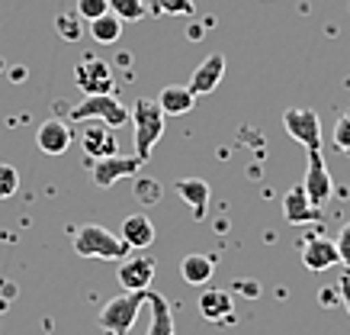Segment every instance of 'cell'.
Masks as SVG:
<instances>
[{"instance_id":"cell-12","label":"cell","mask_w":350,"mask_h":335,"mask_svg":"<svg viewBox=\"0 0 350 335\" xmlns=\"http://www.w3.org/2000/svg\"><path fill=\"white\" fill-rule=\"evenodd\" d=\"M81 145L90 158H107V155H119V142L113 126L107 123H90L87 129H81Z\"/></svg>"},{"instance_id":"cell-14","label":"cell","mask_w":350,"mask_h":335,"mask_svg":"<svg viewBox=\"0 0 350 335\" xmlns=\"http://www.w3.org/2000/svg\"><path fill=\"white\" fill-rule=\"evenodd\" d=\"M338 261H340L338 245L325 236H312L306 245H302V264H306L308 271H328V268H334Z\"/></svg>"},{"instance_id":"cell-17","label":"cell","mask_w":350,"mask_h":335,"mask_svg":"<svg viewBox=\"0 0 350 335\" xmlns=\"http://www.w3.org/2000/svg\"><path fill=\"white\" fill-rule=\"evenodd\" d=\"M177 194L180 200H187L193 219H206V210H209V184L202 177H180L177 181Z\"/></svg>"},{"instance_id":"cell-25","label":"cell","mask_w":350,"mask_h":335,"mask_svg":"<svg viewBox=\"0 0 350 335\" xmlns=\"http://www.w3.org/2000/svg\"><path fill=\"white\" fill-rule=\"evenodd\" d=\"M20 190V171L13 164H3L0 162V200H7Z\"/></svg>"},{"instance_id":"cell-22","label":"cell","mask_w":350,"mask_h":335,"mask_svg":"<svg viewBox=\"0 0 350 335\" xmlns=\"http://www.w3.org/2000/svg\"><path fill=\"white\" fill-rule=\"evenodd\" d=\"M145 3H148V13H154V16H193L196 13L193 0H145Z\"/></svg>"},{"instance_id":"cell-3","label":"cell","mask_w":350,"mask_h":335,"mask_svg":"<svg viewBox=\"0 0 350 335\" xmlns=\"http://www.w3.org/2000/svg\"><path fill=\"white\" fill-rule=\"evenodd\" d=\"M145 300H148V290H122L119 297L107 300L100 310V329H107L109 335H129Z\"/></svg>"},{"instance_id":"cell-24","label":"cell","mask_w":350,"mask_h":335,"mask_svg":"<svg viewBox=\"0 0 350 335\" xmlns=\"http://www.w3.org/2000/svg\"><path fill=\"white\" fill-rule=\"evenodd\" d=\"M55 33L62 36L64 42H81V36H84V26H81V16H77V10L58 13V20H55Z\"/></svg>"},{"instance_id":"cell-15","label":"cell","mask_w":350,"mask_h":335,"mask_svg":"<svg viewBox=\"0 0 350 335\" xmlns=\"http://www.w3.org/2000/svg\"><path fill=\"white\" fill-rule=\"evenodd\" d=\"M200 313H202V319H209V323H232L234 319L232 293L215 290V287H206V293L200 297Z\"/></svg>"},{"instance_id":"cell-26","label":"cell","mask_w":350,"mask_h":335,"mask_svg":"<svg viewBox=\"0 0 350 335\" xmlns=\"http://www.w3.org/2000/svg\"><path fill=\"white\" fill-rule=\"evenodd\" d=\"M331 142H334V149H340L344 155H350V110L347 113H340V119L334 123V136H331Z\"/></svg>"},{"instance_id":"cell-30","label":"cell","mask_w":350,"mask_h":335,"mask_svg":"<svg viewBox=\"0 0 350 335\" xmlns=\"http://www.w3.org/2000/svg\"><path fill=\"white\" fill-rule=\"evenodd\" d=\"M340 300H344V306H347V313H350V277L347 274H344V277H340Z\"/></svg>"},{"instance_id":"cell-20","label":"cell","mask_w":350,"mask_h":335,"mask_svg":"<svg viewBox=\"0 0 350 335\" xmlns=\"http://www.w3.org/2000/svg\"><path fill=\"white\" fill-rule=\"evenodd\" d=\"M213 258L209 255H187L180 264V274H183V281L190 284V287H206V284L213 281Z\"/></svg>"},{"instance_id":"cell-28","label":"cell","mask_w":350,"mask_h":335,"mask_svg":"<svg viewBox=\"0 0 350 335\" xmlns=\"http://www.w3.org/2000/svg\"><path fill=\"white\" fill-rule=\"evenodd\" d=\"M77 16L81 20H96V16H103V13H109V0H77Z\"/></svg>"},{"instance_id":"cell-11","label":"cell","mask_w":350,"mask_h":335,"mask_svg":"<svg viewBox=\"0 0 350 335\" xmlns=\"http://www.w3.org/2000/svg\"><path fill=\"white\" fill-rule=\"evenodd\" d=\"M283 216L293 226H308V223H321V206H315L308 200L306 187L299 184L293 187L286 197H283Z\"/></svg>"},{"instance_id":"cell-29","label":"cell","mask_w":350,"mask_h":335,"mask_svg":"<svg viewBox=\"0 0 350 335\" xmlns=\"http://www.w3.org/2000/svg\"><path fill=\"white\" fill-rule=\"evenodd\" d=\"M334 245H338V255H340V261H344V264H347L350 268V223L344 229H340L338 232V242H334Z\"/></svg>"},{"instance_id":"cell-16","label":"cell","mask_w":350,"mask_h":335,"mask_svg":"<svg viewBox=\"0 0 350 335\" xmlns=\"http://www.w3.org/2000/svg\"><path fill=\"white\" fill-rule=\"evenodd\" d=\"M119 232H122L119 238L126 242L129 249H148L151 242H154V236H158V232H154V223H151L145 213H132V216H126Z\"/></svg>"},{"instance_id":"cell-19","label":"cell","mask_w":350,"mask_h":335,"mask_svg":"<svg viewBox=\"0 0 350 335\" xmlns=\"http://www.w3.org/2000/svg\"><path fill=\"white\" fill-rule=\"evenodd\" d=\"M145 306L151 310L148 335H177V325H174V313H170V303L164 300L158 290H148V300H145Z\"/></svg>"},{"instance_id":"cell-23","label":"cell","mask_w":350,"mask_h":335,"mask_svg":"<svg viewBox=\"0 0 350 335\" xmlns=\"http://www.w3.org/2000/svg\"><path fill=\"white\" fill-rule=\"evenodd\" d=\"M109 10L122 23H138L148 16V3L145 0H109Z\"/></svg>"},{"instance_id":"cell-2","label":"cell","mask_w":350,"mask_h":335,"mask_svg":"<svg viewBox=\"0 0 350 335\" xmlns=\"http://www.w3.org/2000/svg\"><path fill=\"white\" fill-rule=\"evenodd\" d=\"M75 251L81 258H96V261H113V258H129V245L116 232H109L100 223H84L75 229Z\"/></svg>"},{"instance_id":"cell-6","label":"cell","mask_w":350,"mask_h":335,"mask_svg":"<svg viewBox=\"0 0 350 335\" xmlns=\"http://www.w3.org/2000/svg\"><path fill=\"white\" fill-rule=\"evenodd\" d=\"M75 81L87 97H90V94H113V90H116L113 68H109L103 58H84V62H77Z\"/></svg>"},{"instance_id":"cell-18","label":"cell","mask_w":350,"mask_h":335,"mask_svg":"<svg viewBox=\"0 0 350 335\" xmlns=\"http://www.w3.org/2000/svg\"><path fill=\"white\" fill-rule=\"evenodd\" d=\"M158 107L164 110V116H183L196 107V94H193L187 84H167L158 94Z\"/></svg>"},{"instance_id":"cell-9","label":"cell","mask_w":350,"mask_h":335,"mask_svg":"<svg viewBox=\"0 0 350 335\" xmlns=\"http://www.w3.org/2000/svg\"><path fill=\"white\" fill-rule=\"evenodd\" d=\"M222 77H225V55L213 52V55H206L200 65H196V71L190 75V84L187 87H190L196 97H202V94H213Z\"/></svg>"},{"instance_id":"cell-21","label":"cell","mask_w":350,"mask_h":335,"mask_svg":"<svg viewBox=\"0 0 350 335\" xmlns=\"http://www.w3.org/2000/svg\"><path fill=\"white\" fill-rule=\"evenodd\" d=\"M90 36H94L96 42H103V45L116 42L119 36H122V20H119V16H116L113 10L103 13V16L90 20Z\"/></svg>"},{"instance_id":"cell-7","label":"cell","mask_w":350,"mask_h":335,"mask_svg":"<svg viewBox=\"0 0 350 335\" xmlns=\"http://www.w3.org/2000/svg\"><path fill=\"white\" fill-rule=\"evenodd\" d=\"M145 162L138 158H126V155H107V158H94V184L96 187H113L116 181H126V177H135L138 168Z\"/></svg>"},{"instance_id":"cell-31","label":"cell","mask_w":350,"mask_h":335,"mask_svg":"<svg viewBox=\"0 0 350 335\" xmlns=\"http://www.w3.org/2000/svg\"><path fill=\"white\" fill-rule=\"evenodd\" d=\"M347 277H350V268H347Z\"/></svg>"},{"instance_id":"cell-10","label":"cell","mask_w":350,"mask_h":335,"mask_svg":"<svg viewBox=\"0 0 350 335\" xmlns=\"http://www.w3.org/2000/svg\"><path fill=\"white\" fill-rule=\"evenodd\" d=\"M116 281L122 284V290H148V284L154 281V258H122L116 268Z\"/></svg>"},{"instance_id":"cell-1","label":"cell","mask_w":350,"mask_h":335,"mask_svg":"<svg viewBox=\"0 0 350 335\" xmlns=\"http://www.w3.org/2000/svg\"><path fill=\"white\" fill-rule=\"evenodd\" d=\"M132 126H135V158L138 162H148L154 145L161 142L164 136V110L158 107V100H148V97H138L132 113Z\"/></svg>"},{"instance_id":"cell-13","label":"cell","mask_w":350,"mask_h":335,"mask_svg":"<svg viewBox=\"0 0 350 335\" xmlns=\"http://www.w3.org/2000/svg\"><path fill=\"white\" fill-rule=\"evenodd\" d=\"M71 129H68V123L62 119H45L42 126L36 129V145L42 155H64V151L71 149Z\"/></svg>"},{"instance_id":"cell-8","label":"cell","mask_w":350,"mask_h":335,"mask_svg":"<svg viewBox=\"0 0 350 335\" xmlns=\"http://www.w3.org/2000/svg\"><path fill=\"white\" fill-rule=\"evenodd\" d=\"M302 187H306L308 200H312L315 206H325V203H328L331 190H334V181H331L328 168H325L321 149H319V151H308V162H306V181H302Z\"/></svg>"},{"instance_id":"cell-27","label":"cell","mask_w":350,"mask_h":335,"mask_svg":"<svg viewBox=\"0 0 350 335\" xmlns=\"http://www.w3.org/2000/svg\"><path fill=\"white\" fill-rule=\"evenodd\" d=\"M135 197H138V203L151 206L154 200H161V184L158 181H151V177H138L135 181Z\"/></svg>"},{"instance_id":"cell-4","label":"cell","mask_w":350,"mask_h":335,"mask_svg":"<svg viewBox=\"0 0 350 335\" xmlns=\"http://www.w3.org/2000/svg\"><path fill=\"white\" fill-rule=\"evenodd\" d=\"M71 119L75 123L96 119V123H107V126H122V123H129V110L116 100V94H90L77 107H71Z\"/></svg>"},{"instance_id":"cell-5","label":"cell","mask_w":350,"mask_h":335,"mask_svg":"<svg viewBox=\"0 0 350 335\" xmlns=\"http://www.w3.org/2000/svg\"><path fill=\"white\" fill-rule=\"evenodd\" d=\"M283 129L289 139H296L299 145H306V151H319L321 149V119L315 110L306 107H293L283 113Z\"/></svg>"}]
</instances>
